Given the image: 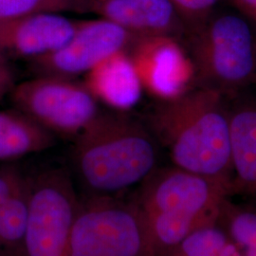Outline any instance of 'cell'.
<instances>
[{
  "instance_id": "obj_8",
  "label": "cell",
  "mask_w": 256,
  "mask_h": 256,
  "mask_svg": "<svg viewBox=\"0 0 256 256\" xmlns=\"http://www.w3.org/2000/svg\"><path fill=\"white\" fill-rule=\"evenodd\" d=\"M137 37L106 19L78 20L74 36L63 46L28 64L36 76L77 79L110 55L128 50Z\"/></svg>"
},
{
  "instance_id": "obj_14",
  "label": "cell",
  "mask_w": 256,
  "mask_h": 256,
  "mask_svg": "<svg viewBox=\"0 0 256 256\" xmlns=\"http://www.w3.org/2000/svg\"><path fill=\"white\" fill-rule=\"evenodd\" d=\"M28 176L18 166L0 167V256H25Z\"/></svg>"
},
{
  "instance_id": "obj_2",
  "label": "cell",
  "mask_w": 256,
  "mask_h": 256,
  "mask_svg": "<svg viewBox=\"0 0 256 256\" xmlns=\"http://www.w3.org/2000/svg\"><path fill=\"white\" fill-rule=\"evenodd\" d=\"M72 164L92 196H113L142 182L156 168L158 142L126 112L101 111L74 138Z\"/></svg>"
},
{
  "instance_id": "obj_9",
  "label": "cell",
  "mask_w": 256,
  "mask_h": 256,
  "mask_svg": "<svg viewBox=\"0 0 256 256\" xmlns=\"http://www.w3.org/2000/svg\"><path fill=\"white\" fill-rule=\"evenodd\" d=\"M144 90L160 101L174 98L194 82V70L178 39L138 36L128 50Z\"/></svg>"
},
{
  "instance_id": "obj_10",
  "label": "cell",
  "mask_w": 256,
  "mask_h": 256,
  "mask_svg": "<svg viewBox=\"0 0 256 256\" xmlns=\"http://www.w3.org/2000/svg\"><path fill=\"white\" fill-rule=\"evenodd\" d=\"M78 20L38 12L0 22V54L28 62L50 54L74 36Z\"/></svg>"
},
{
  "instance_id": "obj_11",
  "label": "cell",
  "mask_w": 256,
  "mask_h": 256,
  "mask_svg": "<svg viewBox=\"0 0 256 256\" xmlns=\"http://www.w3.org/2000/svg\"><path fill=\"white\" fill-rule=\"evenodd\" d=\"M90 12L136 36L180 39L186 34L171 0H90Z\"/></svg>"
},
{
  "instance_id": "obj_4",
  "label": "cell",
  "mask_w": 256,
  "mask_h": 256,
  "mask_svg": "<svg viewBox=\"0 0 256 256\" xmlns=\"http://www.w3.org/2000/svg\"><path fill=\"white\" fill-rule=\"evenodd\" d=\"M70 256H155L146 222L135 202L90 196L74 222Z\"/></svg>"
},
{
  "instance_id": "obj_20",
  "label": "cell",
  "mask_w": 256,
  "mask_h": 256,
  "mask_svg": "<svg viewBox=\"0 0 256 256\" xmlns=\"http://www.w3.org/2000/svg\"><path fill=\"white\" fill-rule=\"evenodd\" d=\"M234 8L256 24V0H230Z\"/></svg>"
},
{
  "instance_id": "obj_12",
  "label": "cell",
  "mask_w": 256,
  "mask_h": 256,
  "mask_svg": "<svg viewBox=\"0 0 256 256\" xmlns=\"http://www.w3.org/2000/svg\"><path fill=\"white\" fill-rule=\"evenodd\" d=\"M82 77V82L96 101L112 111L133 108L144 90L128 50L110 55Z\"/></svg>"
},
{
  "instance_id": "obj_21",
  "label": "cell",
  "mask_w": 256,
  "mask_h": 256,
  "mask_svg": "<svg viewBox=\"0 0 256 256\" xmlns=\"http://www.w3.org/2000/svg\"><path fill=\"white\" fill-rule=\"evenodd\" d=\"M218 256H245L243 252L230 240L229 242L222 248Z\"/></svg>"
},
{
  "instance_id": "obj_19",
  "label": "cell",
  "mask_w": 256,
  "mask_h": 256,
  "mask_svg": "<svg viewBox=\"0 0 256 256\" xmlns=\"http://www.w3.org/2000/svg\"><path fill=\"white\" fill-rule=\"evenodd\" d=\"M14 84V72L7 58L0 54V100L6 95H9Z\"/></svg>"
},
{
  "instance_id": "obj_22",
  "label": "cell",
  "mask_w": 256,
  "mask_h": 256,
  "mask_svg": "<svg viewBox=\"0 0 256 256\" xmlns=\"http://www.w3.org/2000/svg\"><path fill=\"white\" fill-rule=\"evenodd\" d=\"M243 254L245 256H256V248L245 250V252H243Z\"/></svg>"
},
{
  "instance_id": "obj_13",
  "label": "cell",
  "mask_w": 256,
  "mask_h": 256,
  "mask_svg": "<svg viewBox=\"0 0 256 256\" xmlns=\"http://www.w3.org/2000/svg\"><path fill=\"white\" fill-rule=\"evenodd\" d=\"M232 194L256 202V99H243L229 108Z\"/></svg>"
},
{
  "instance_id": "obj_1",
  "label": "cell",
  "mask_w": 256,
  "mask_h": 256,
  "mask_svg": "<svg viewBox=\"0 0 256 256\" xmlns=\"http://www.w3.org/2000/svg\"><path fill=\"white\" fill-rule=\"evenodd\" d=\"M225 97L212 88H190L158 102L148 114L147 128L174 166L232 185L230 122Z\"/></svg>"
},
{
  "instance_id": "obj_5",
  "label": "cell",
  "mask_w": 256,
  "mask_h": 256,
  "mask_svg": "<svg viewBox=\"0 0 256 256\" xmlns=\"http://www.w3.org/2000/svg\"><path fill=\"white\" fill-rule=\"evenodd\" d=\"M28 180L25 256H70L80 206L70 174L63 168H48Z\"/></svg>"
},
{
  "instance_id": "obj_17",
  "label": "cell",
  "mask_w": 256,
  "mask_h": 256,
  "mask_svg": "<svg viewBox=\"0 0 256 256\" xmlns=\"http://www.w3.org/2000/svg\"><path fill=\"white\" fill-rule=\"evenodd\" d=\"M230 240L218 221L196 230L162 256H218Z\"/></svg>"
},
{
  "instance_id": "obj_18",
  "label": "cell",
  "mask_w": 256,
  "mask_h": 256,
  "mask_svg": "<svg viewBox=\"0 0 256 256\" xmlns=\"http://www.w3.org/2000/svg\"><path fill=\"white\" fill-rule=\"evenodd\" d=\"M220 0H171L176 10L186 32L198 26L214 12Z\"/></svg>"
},
{
  "instance_id": "obj_7",
  "label": "cell",
  "mask_w": 256,
  "mask_h": 256,
  "mask_svg": "<svg viewBox=\"0 0 256 256\" xmlns=\"http://www.w3.org/2000/svg\"><path fill=\"white\" fill-rule=\"evenodd\" d=\"M230 183L176 166L156 168L140 184L135 204L142 214L220 216Z\"/></svg>"
},
{
  "instance_id": "obj_16",
  "label": "cell",
  "mask_w": 256,
  "mask_h": 256,
  "mask_svg": "<svg viewBox=\"0 0 256 256\" xmlns=\"http://www.w3.org/2000/svg\"><path fill=\"white\" fill-rule=\"evenodd\" d=\"M90 0H0V22L38 12L90 14Z\"/></svg>"
},
{
  "instance_id": "obj_23",
  "label": "cell",
  "mask_w": 256,
  "mask_h": 256,
  "mask_svg": "<svg viewBox=\"0 0 256 256\" xmlns=\"http://www.w3.org/2000/svg\"><path fill=\"white\" fill-rule=\"evenodd\" d=\"M254 27H256V24H254Z\"/></svg>"
},
{
  "instance_id": "obj_3",
  "label": "cell",
  "mask_w": 256,
  "mask_h": 256,
  "mask_svg": "<svg viewBox=\"0 0 256 256\" xmlns=\"http://www.w3.org/2000/svg\"><path fill=\"white\" fill-rule=\"evenodd\" d=\"M194 82L225 95L256 82V30L239 12H212L185 34Z\"/></svg>"
},
{
  "instance_id": "obj_6",
  "label": "cell",
  "mask_w": 256,
  "mask_h": 256,
  "mask_svg": "<svg viewBox=\"0 0 256 256\" xmlns=\"http://www.w3.org/2000/svg\"><path fill=\"white\" fill-rule=\"evenodd\" d=\"M19 110L54 136L75 138L100 110L84 82L56 76H36L14 84L9 94Z\"/></svg>"
},
{
  "instance_id": "obj_15",
  "label": "cell",
  "mask_w": 256,
  "mask_h": 256,
  "mask_svg": "<svg viewBox=\"0 0 256 256\" xmlns=\"http://www.w3.org/2000/svg\"><path fill=\"white\" fill-rule=\"evenodd\" d=\"M54 136L19 110L0 111V162H12L54 146Z\"/></svg>"
}]
</instances>
